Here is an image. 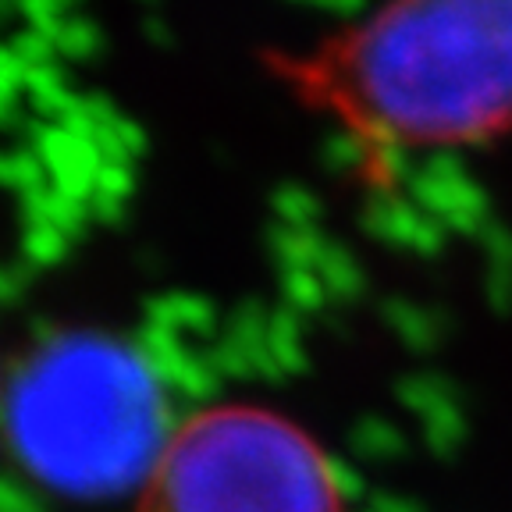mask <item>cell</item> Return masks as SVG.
Listing matches in <instances>:
<instances>
[{
  "label": "cell",
  "mask_w": 512,
  "mask_h": 512,
  "mask_svg": "<svg viewBox=\"0 0 512 512\" xmlns=\"http://www.w3.org/2000/svg\"><path fill=\"white\" fill-rule=\"evenodd\" d=\"M370 168L388 153L459 150L512 128V0H388L306 50L264 57Z\"/></svg>",
  "instance_id": "1"
},
{
  "label": "cell",
  "mask_w": 512,
  "mask_h": 512,
  "mask_svg": "<svg viewBox=\"0 0 512 512\" xmlns=\"http://www.w3.org/2000/svg\"><path fill=\"white\" fill-rule=\"evenodd\" d=\"M0 427L36 484L72 498L143 488L171 438L164 392L143 352L100 331L36 345L11 370Z\"/></svg>",
  "instance_id": "2"
},
{
  "label": "cell",
  "mask_w": 512,
  "mask_h": 512,
  "mask_svg": "<svg viewBox=\"0 0 512 512\" xmlns=\"http://www.w3.org/2000/svg\"><path fill=\"white\" fill-rule=\"evenodd\" d=\"M139 512H349L328 452L288 416L221 402L185 416L139 488Z\"/></svg>",
  "instance_id": "3"
}]
</instances>
